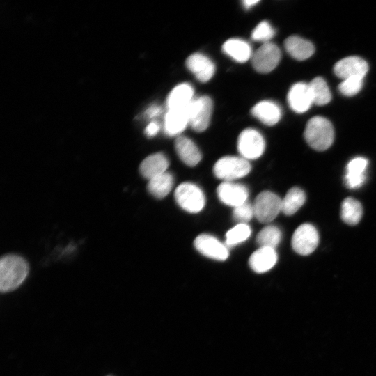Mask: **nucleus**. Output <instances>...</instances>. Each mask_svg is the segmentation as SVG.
<instances>
[{
    "instance_id": "f257e3e1",
    "label": "nucleus",
    "mask_w": 376,
    "mask_h": 376,
    "mask_svg": "<svg viewBox=\"0 0 376 376\" xmlns=\"http://www.w3.org/2000/svg\"><path fill=\"white\" fill-rule=\"evenodd\" d=\"M29 273V265L22 257L6 255L0 261V290L8 292L17 288Z\"/></svg>"
},
{
    "instance_id": "f03ea898",
    "label": "nucleus",
    "mask_w": 376,
    "mask_h": 376,
    "mask_svg": "<svg viewBox=\"0 0 376 376\" xmlns=\"http://www.w3.org/2000/svg\"><path fill=\"white\" fill-rule=\"evenodd\" d=\"M304 135L306 142L312 148L322 151L331 146L334 132L329 120L322 116H315L308 120Z\"/></svg>"
},
{
    "instance_id": "7ed1b4c3",
    "label": "nucleus",
    "mask_w": 376,
    "mask_h": 376,
    "mask_svg": "<svg viewBox=\"0 0 376 376\" xmlns=\"http://www.w3.org/2000/svg\"><path fill=\"white\" fill-rule=\"evenodd\" d=\"M251 169V164L247 159L235 156H226L217 161L213 172L217 178L224 182H233L246 175Z\"/></svg>"
},
{
    "instance_id": "20e7f679",
    "label": "nucleus",
    "mask_w": 376,
    "mask_h": 376,
    "mask_svg": "<svg viewBox=\"0 0 376 376\" xmlns=\"http://www.w3.org/2000/svg\"><path fill=\"white\" fill-rule=\"evenodd\" d=\"M175 199L180 207L190 213H197L205 206L203 191L195 184L181 183L175 190Z\"/></svg>"
},
{
    "instance_id": "39448f33",
    "label": "nucleus",
    "mask_w": 376,
    "mask_h": 376,
    "mask_svg": "<svg viewBox=\"0 0 376 376\" xmlns=\"http://www.w3.org/2000/svg\"><path fill=\"white\" fill-rule=\"evenodd\" d=\"M212 101L208 96L194 98L187 107L189 125L201 132L209 126L212 113Z\"/></svg>"
},
{
    "instance_id": "423d86ee",
    "label": "nucleus",
    "mask_w": 376,
    "mask_h": 376,
    "mask_svg": "<svg viewBox=\"0 0 376 376\" xmlns=\"http://www.w3.org/2000/svg\"><path fill=\"white\" fill-rule=\"evenodd\" d=\"M281 201L276 194L264 191L256 198L253 204L254 217L261 223H269L281 212Z\"/></svg>"
},
{
    "instance_id": "0eeeda50",
    "label": "nucleus",
    "mask_w": 376,
    "mask_h": 376,
    "mask_svg": "<svg viewBox=\"0 0 376 376\" xmlns=\"http://www.w3.org/2000/svg\"><path fill=\"white\" fill-rule=\"evenodd\" d=\"M265 148V142L259 132L249 128L242 131L237 140V149L242 157L255 159L260 157Z\"/></svg>"
},
{
    "instance_id": "6e6552de",
    "label": "nucleus",
    "mask_w": 376,
    "mask_h": 376,
    "mask_svg": "<svg viewBox=\"0 0 376 376\" xmlns=\"http://www.w3.org/2000/svg\"><path fill=\"white\" fill-rule=\"evenodd\" d=\"M281 51L273 42L263 43L251 56L254 69L260 73H267L273 70L281 59Z\"/></svg>"
},
{
    "instance_id": "1a4fd4ad",
    "label": "nucleus",
    "mask_w": 376,
    "mask_h": 376,
    "mask_svg": "<svg viewBox=\"0 0 376 376\" xmlns=\"http://www.w3.org/2000/svg\"><path fill=\"white\" fill-rule=\"evenodd\" d=\"M319 235L316 228L310 224L300 225L292 237V247L298 254L311 253L318 246Z\"/></svg>"
},
{
    "instance_id": "9d476101",
    "label": "nucleus",
    "mask_w": 376,
    "mask_h": 376,
    "mask_svg": "<svg viewBox=\"0 0 376 376\" xmlns=\"http://www.w3.org/2000/svg\"><path fill=\"white\" fill-rule=\"evenodd\" d=\"M194 244L199 253L214 260L223 261L226 260L229 255L225 244L208 234H201L196 237Z\"/></svg>"
},
{
    "instance_id": "9b49d317",
    "label": "nucleus",
    "mask_w": 376,
    "mask_h": 376,
    "mask_svg": "<svg viewBox=\"0 0 376 376\" xmlns=\"http://www.w3.org/2000/svg\"><path fill=\"white\" fill-rule=\"evenodd\" d=\"M217 193L223 203L233 207L246 202L249 196L246 186L233 182H223L218 186Z\"/></svg>"
},
{
    "instance_id": "f8f14e48",
    "label": "nucleus",
    "mask_w": 376,
    "mask_h": 376,
    "mask_svg": "<svg viewBox=\"0 0 376 376\" xmlns=\"http://www.w3.org/2000/svg\"><path fill=\"white\" fill-rule=\"evenodd\" d=\"M368 70V65L359 56H348L338 61L334 67L335 75L343 79L353 77L364 78Z\"/></svg>"
},
{
    "instance_id": "ddd939ff",
    "label": "nucleus",
    "mask_w": 376,
    "mask_h": 376,
    "mask_svg": "<svg viewBox=\"0 0 376 376\" xmlns=\"http://www.w3.org/2000/svg\"><path fill=\"white\" fill-rule=\"evenodd\" d=\"M288 102L295 112L308 111L313 104L308 84L298 82L292 85L288 93Z\"/></svg>"
},
{
    "instance_id": "4468645a",
    "label": "nucleus",
    "mask_w": 376,
    "mask_h": 376,
    "mask_svg": "<svg viewBox=\"0 0 376 376\" xmlns=\"http://www.w3.org/2000/svg\"><path fill=\"white\" fill-rule=\"evenodd\" d=\"M186 66L201 82L208 81L214 75L215 65L206 56L194 53L186 60Z\"/></svg>"
},
{
    "instance_id": "2eb2a0df",
    "label": "nucleus",
    "mask_w": 376,
    "mask_h": 376,
    "mask_svg": "<svg viewBox=\"0 0 376 376\" xmlns=\"http://www.w3.org/2000/svg\"><path fill=\"white\" fill-rule=\"evenodd\" d=\"M368 164V161L361 157H355L349 162L344 177L345 184L348 188L356 189L363 185L366 179Z\"/></svg>"
},
{
    "instance_id": "dca6fc26",
    "label": "nucleus",
    "mask_w": 376,
    "mask_h": 376,
    "mask_svg": "<svg viewBox=\"0 0 376 376\" xmlns=\"http://www.w3.org/2000/svg\"><path fill=\"white\" fill-rule=\"evenodd\" d=\"M278 260L277 253L270 247H260L250 256L249 264L256 273H264L271 269Z\"/></svg>"
},
{
    "instance_id": "f3484780",
    "label": "nucleus",
    "mask_w": 376,
    "mask_h": 376,
    "mask_svg": "<svg viewBox=\"0 0 376 376\" xmlns=\"http://www.w3.org/2000/svg\"><path fill=\"white\" fill-rule=\"evenodd\" d=\"M189 125L187 108L169 109L164 116V129L170 136H178Z\"/></svg>"
},
{
    "instance_id": "a211bd4d",
    "label": "nucleus",
    "mask_w": 376,
    "mask_h": 376,
    "mask_svg": "<svg viewBox=\"0 0 376 376\" xmlns=\"http://www.w3.org/2000/svg\"><path fill=\"white\" fill-rule=\"evenodd\" d=\"M175 148L180 159L187 166H194L201 159V153L196 144L185 136H179L175 141Z\"/></svg>"
},
{
    "instance_id": "6ab92c4d",
    "label": "nucleus",
    "mask_w": 376,
    "mask_h": 376,
    "mask_svg": "<svg viewBox=\"0 0 376 376\" xmlns=\"http://www.w3.org/2000/svg\"><path fill=\"white\" fill-rule=\"evenodd\" d=\"M169 162L166 157L161 153H155L145 158L140 164L139 170L142 176L150 180L166 172Z\"/></svg>"
},
{
    "instance_id": "aec40b11",
    "label": "nucleus",
    "mask_w": 376,
    "mask_h": 376,
    "mask_svg": "<svg viewBox=\"0 0 376 376\" xmlns=\"http://www.w3.org/2000/svg\"><path fill=\"white\" fill-rule=\"evenodd\" d=\"M252 115L266 125L276 124L281 118L280 107L272 101L265 100L257 103L251 109Z\"/></svg>"
},
{
    "instance_id": "412c9836",
    "label": "nucleus",
    "mask_w": 376,
    "mask_h": 376,
    "mask_svg": "<svg viewBox=\"0 0 376 376\" xmlns=\"http://www.w3.org/2000/svg\"><path fill=\"white\" fill-rule=\"evenodd\" d=\"M194 98V89L190 84L186 83L179 84L167 97V109L169 110L187 108Z\"/></svg>"
},
{
    "instance_id": "4be33fe9",
    "label": "nucleus",
    "mask_w": 376,
    "mask_h": 376,
    "mask_svg": "<svg viewBox=\"0 0 376 376\" xmlns=\"http://www.w3.org/2000/svg\"><path fill=\"white\" fill-rule=\"evenodd\" d=\"M287 52L294 58L303 61L311 57L315 51L313 45L297 36H291L285 41Z\"/></svg>"
},
{
    "instance_id": "5701e85b",
    "label": "nucleus",
    "mask_w": 376,
    "mask_h": 376,
    "mask_svg": "<svg viewBox=\"0 0 376 376\" xmlns=\"http://www.w3.org/2000/svg\"><path fill=\"white\" fill-rule=\"evenodd\" d=\"M222 49L226 54L240 63L247 61L253 54L249 44L237 38L226 41L222 46Z\"/></svg>"
},
{
    "instance_id": "b1692460",
    "label": "nucleus",
    "mask_w": 376,
    "mask_h": 376,
    "mask_svg": "<svg viewBox=\"0 0 376 376\" xmlns=\"http://www.w3.org/2000/svg\"><path fill=\"white\" fill-rule=\"evenodd\" d=\"M173 185V175L169 172H165L149 180L147 189L154 197L163 198L169 194Z\"/></svg>"
},
{
    "instance_id": "393cba45",
    "label": "nucleus",
    "mask_w": 376,
    "mask_h": 376,
    "mask_svg": "<svg viewBox=\"0 0 376 376\" xmlns=\"http://www.w3.org/2000/svg\"><path fill=\"white\" fill-rule=\"evenodd\" d=\"M305 201L304 191L299 187H292L281 201V212L285 215H292L303 205Z\"/></svg>"
},
{
    "instance_id": "a878e982",
    "label": "nucleus",
    "mask_w": 376,
    "mask_h": 376,
    "mask_svg": "<svg viewBox=\"0 0 376 376\" xmlns=\"http://www.w3.org/2000/svg\"><path fill=\"white\" fill-rule=\"evenodd\" d=\"M363 208L361 203L353 198H347L341 204L340 217L349 225L357 224L361 219Z\"/></svg>"
},
{
    "instance_id": "bb28decb",
    "label": "nucleus",
    "mask_w": 376,
    "mask_h": 376,
    "mask_svg": "<svg viewBox=\"0 0 376 376\" xmlns=\"http://www.w3.org/2000/svg\"><path fill=\"white\" fill-rule=\"evenodd\" d=\"M313 104L324 105L329 103L331 99V93L325 80L317 77L308 83Z\"/></svg>"
},
{
    "instance_id": "cd10ccee",
    "label": "nucleus",
    "mask_w": 376,
    "mask_h": 376,
    "mask_svg": "<svg viewBox=\"0 0 376 376\" xmlns=\"http://www.w3.org/2000/svg\"><path fill=\"white\" fill-rule=\"evenodd\" d=\"M281 240L280 229L273 225L264 227L258 234L256 242L260 247H270L274 249L279 245Z\"/></svg>"
},
{
    "instance_id": "c85d7f7f",
    "label": "nucleus",
    "mask_w": 376,
    "mask_h": 376,
    "mask_svg": "<svg viewBox=\"0 0 376 376\" xmlns=\"http://www.w3.org/2000/svg\"><path fill=\"white\" fill-rule=\"evenodd\" d=\"M251 230L246 224H238L226 234L225 245L229 248L246 240L250 236Z\"/></svg>"
},
{
    "instance_id": "c756f323",
    "label": "nucleus",
    "mask_w": 376,
    "mask_h": 376,
    "mask_svg": "<svg viewBox=\"0 0 376 376\" xmlns=\"http://www.w3.org/2000/svg\"><path fill=\"white\" fill-rule=\"evenodd\" d=\"M274 35L275 31L270 24L267 21H263L253 30L251 38L253 40L265 43L269 42Z\"/></svg>"
},
{
    "instance_id": "7c9ffc66",
    "label": "nucleus",
    "mask_w": 376,
    "mask_h": 376,
    "mask_svg": "<svg viewBox=\"0 0 376 376\" xmlns=\"http://www.w3.org/2000/svg\"><path fill=\"white\" fill-rule=\"evenodd\" d=\"M363 78L353 77L345 79L339 84L340 92L346 96H352L358 93L362 88Z\"/></svg>"
},
{
    "instance_id": "2f4dec72",
    "label": "nucleus",
    "mask_w": 376,
    "mask_h": 376,
    "mask_svg": "<svg viewBox=\"0 0 376 376\" xmlns=\"http://www.w3.org/2000/svg\"><path fill=\"white\" fill-rule=\"evenodd\" d=\"M253 216L254 210L253 204L247 201L234 207L233 217L239 224H246L249 221Z\"/></svg>"
},
{
    "instance_id": "473e14b6",
    "label": "nucleus",
    "mask_w": 376,
    "mask_h": 376,
    "mask_svg": "<svg viewBox=\"0 0 376 376\" xmlns=\"http://www.w3.org/2000/svg\"><path fill=\"white\" fill-rule=\"evenodd\" d=\"M159 129H160L159 124L157 122L153 121L148 125V126L146 127L145 130V134L148 136L151 137L157 134Z\"/></svg>"
},
{
    "instance_id": "72a5a7b5",
    "label": "nucleus",
    "mask_w": 376,
    "mask_h": 376,
    "mask_svg": "<svg viewBox=\"0 0 376 376\" xmlns=\"http://www.w3.org/2000/svg\"><path fill=\"white\" fill-rule=\"evenodd\" d=\"M162 112V109L159 107L152 106L146 110V116L148 118H154L159 116Z\"/></svg>"
},
{
    "instance_id": "f704fd0d",
    "label": "nucleus",
    "mask_w": 376,
    "mask_h": 376,
    "mask_svg": "<svg viewBox=\"0 0 376 376\" xmlns=\"http://www.w3.org/2000/svg\"><path fill=\"white\" fill-rule=\"evenodd\" d=\"M258 2H259L258 0H246V1L244 0V1H243L242 3H243V6L245 7V8L249 9L252 6L257 4Z\"/></svg>"
}]
</instances>
